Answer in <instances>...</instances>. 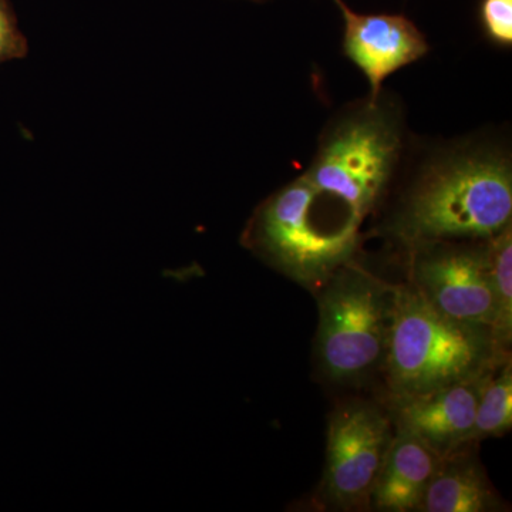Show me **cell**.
Here are the masks:
<instances>
[{"label": "cell", "instance_id": "1", "mask_svg": "<svg viewBox=\"0 0 512 512\" xmlns=\"http://www.w3.org/2000/svg\"><path fill=\"white\" fill-rule=\"evenodd\" d=\"M510 225V161L497 151L467 150L426 167L389 232L410 252L439 242H485Z\"/></svg>", "mask_w": 512, "mask_h": 512}, {"label": "cell", "instance_id": "11", "mask_svg": "<svg viewBox=\"0 0 512 512\" xmlns=\"http://www.w3.org/2000/svg\"><path fill=\"white\" fill-rule=\"evenodd\" d=\"M468 444L441 458L420 511L494 512L503 510L500 495Z\"/></svg>", "mask_w": 512, "mask_h": 512}, {"label": "cell", "instance_id": "6", "mask_svg": "<svg viewBox=\"0 0 512 512\" xmlns=\"http://www.w3.org/2000/svg\"><path fill=\"white\" fill-rule=\"evenodd\" d=\"M394 436L389 413L363 400L330 416L322 497L339 510L370 507V494Z\"/></svg>", "mask_w": 512, "mask_h": 512}, {"label": "cell", "instance_id": "7", "mask_svg": "<svg viewBox=\"0 0 512 512\" xmlns=\"http://www.w3.org/2000/svg\"><path fill=\"white\" fill-rule=\"evenodd\" d=\"M485 242L413 249L407 284L448 318L493 329L497 308Z\"/></svg>", "mask_w": 512, "mask_h": 512}, {"label": "cell", "instance_id": "15", "mask_svg": "<svg viewBox=\"0 0 512 512\" xmlns=\"http://www.w3.org/2000/svg\"><path fill=\"white\" fill-rule=\"evenodd\" d=\"M29 46L19 30L18 19L9 0H0V64L28 56Z\"/></svg>", "mask_w": 512, "mask_h": 512}, {"label": "cell", "instance_id": "8", "mask_svg": "<svg viewBox=\"0 0 512 512\" xmlns=\"http://www.w3.org/2000/svg\"><path fill=\"white\" fill-rule=\"evenodd\" d=\"M345 20L343 52L365 74L370 100H377L390 74L409 66L429 52L423 33L400 15H363L343 0H333Z\"/></svg>", "mask_w": 512, "mask_h": 512}, {"label": "cell", "instance_id": "13", "mask_svg": "<svg viewBox=\"0 0 512 512\" xmlns=\"http://www.w3.org/2000/svg\"><path fill=\"white\" fill-rule=\"evenodd\" d=\"M485 244L497 308L494 335L508 349L512 336V225Z\"/></svg>", "mask_w": 512, "mask_h": 512}, {"label": "cell", "instance_id": "3", "mask_svg": "<svg viewBox=\"0 0 512 512\" xmlns=\"http://www.w3.org/2000/svg\"><path fill=\"white\" fill-rule=\"evenodd\" d=\"M241 241L265 264L315 293L355 261L360 225L348 215L325 214V197L301 175L256 208Z\"/></svg>", "mask_w": 512, "mask_h": 512}, {"label": "cell", "instance_id": "5", "mask_svg": "<svg viewBox=\"0 0 512 512\" xmlns=\"http://www.w3.org/2000/svg\"><path fill=\"white\" fill-rule=\"evenodd\" d=\"M396 288L353 261L315 292L319 308L316 359L330 382H362L382 370Z\"/></svg>", "mask_w": 512, "mask_h": 512}, {"label": "cell", "instance_id": "14", "mask_svg": "<svg viewBox=\"0 0 512 512\" xmlns=\"http://www.w3.org/2000/svg\"><path fill=\"white\" fill-rule=\"evenodd\" d=\"M480 18L485 36L494 45L512 46V0H483Z\"/></svg>", "mask_w": 512, "mask_h": 512}, {"label": "cell", "instance_id": "16", "mask_svg": "<svg viewBox=\"0 0 512 512\" xmlns=\"http://www.w3.org/2000/svg\"><path fill=\"white\" fill-rule=\"evenodd\" d=\"M255 2H259V0H255Z\"/></svg>", "mask_w": 512, "mask_h": 512}, {"label": "cell", "instance_id": "12", "mask_svg": "<svg viewBox=\"0 0 512 512\" xmlns=\"http://www.w3.org/2000/svg\"><path fill=\"white\" fill-rule=\"evenodd\" d=\"M512 427L511 356L491 370L481 390L470 443L501 437Z\"/></svg>", "mask_w": 512, "mask_h": 512}, {"label": "cell", "instance_id": "9", "mask_svg": "<svg viewBox=\"0 0 512 512\" xmlns=\"http://www.w3.org/2000/svg\"><path fill=\"white\" fill-rule=\"evenodd\" d=\"M488 375L427 393L390 397L394 429L413 434L441 458L468 446Z\"/></svg>", "mask_w": 512, "mask_h": 512}, {"label": "cell", "instance_id": "4", "mask_svg": "<svg viewBox=\"0 0 512 512\" xmlns=\"http://www.w3.org/2000/svg\"><path fill=\"white\" fill-rule=\"evenodd\" d=\"M402 151V127L382 97L367 100L323 134L305 177L362 227L379 207Z\"/></svg>", "mask_w": 512, "mask_h": 512}, {"label": "cell", "instance_id": "10", "mask_svg": "<svg viewBox=\"0 0 512 512\" xmlns=\"http://www.w3.org/2000/svg\"><path fill=\"white\" fill-rule=\"evenodd\" d=\"M441 463L413 434L394 429L392 443L370 494V507L377 511H420L431 478Z\"/></svg>", "mask_w": 512, "mask_h": 512}, {"label": "cell", "instance_id": "2", "mask_svg": "<svg viewBox=\"0 0 512 512\" xmlns=\"http://www.w3.org/2000/svg\"><path fill=\"white\" fill-rule=\"evenodd\" d=\"M508 356L493 329L448 318L412 285H397L382 366L390 397L413 396L477 379Z\"/></svg>", "mask_w": 512, "mask_h": 512}]
</instances>
